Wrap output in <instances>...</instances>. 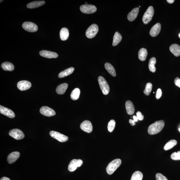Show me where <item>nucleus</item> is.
<instances>
[{
  "instance_id": "1",
  "label": "nucleus",
  "mask_w": 180,
  "mask_h": 180,
  "mask_svg": "<svg viewBox=\"0 0 180 180\" xmlns=\"http://www.w3.org/2000/svg\"><path fill=\"white\" fill-rule=\"evenodd\" d=\"M165 123L163 120L156 121L149 127L148 132L149 134L154 135L159 133L165 126Z\"/></svg>"
},
{
  "instance_id": "2",
  "label": "nucleus",
  "mask_w": 180,
  "mask_h": 180,
  "mask_svg": "<svg viewBox=\"0 0 180 180\" xmlns=\"http://www.w3.org/2000/svg\"><path fill=\"white\" fill-rule=\"evenodd\" d=\"M120 159H116L114 160L109 164L106 168L107 173L109 175L112 174L121 164Z\"/></svg>"
},
{
  "instance_id": "3",
  "label": "nucleus",
  "mask_w": 180,
  "mask_h": 180,
  "mask_svg": "<svg viewBox=\"0 0 180 180\" xmlns=\"http://www.w3.org/2000/svg\"><path fill=\"white\" fill-rule=\"evenodd\" d=\"M98 81L103 94L105 95H108L110 92V88L106 80L103 77L100 76L98 78Z\"/></svg>"
},
{
  "instance_id": "4",
  "label": "nucleus",
  "mask_w": 180,
  "mask_h": 180,
  "mask_svg": "<svg viewBox=\"0 0 180 180\" xmlns=\"http://www.w3.org/2000/svg\"><path fill=\"white\" fill-rule=\"evenodd\" d=\"M154 13V10L153 7L150 6L145 11L143 17V23L145 25L148 24L150 22Z\"/></svg>"
},
{
  "instance_id": "5",
  "label": "nucleus",
  "mask_w": 180,
  "mask_h": 180,
  "mask_svg": "<svg viewBox=\"0 0 180 180\" xmlns=\"http://www.w3.org/2000/svg\"><path fill=\"white\" fill-rule=\"evenodd\" d=\"M98 27L96 24H93L88 28L86 32V36L88 38H92L96 36L98 31Z\"/></svg>"
},
{
  "instance_id": "6",
  "label": "nucleus",
  "mask_w": 180,
  "mask_h": 180,
  "mask_svg": "<svg viewBox=\"0 0 180 180\" xmlns=\"http://www.w3.org/2000/svg\"><path fill=\"white\" fill-rule=\"evenodd\" d=\"M50 134L53 138L60 142H66L68 140V137L66 135L54 131H50Z\"/></svg>"
},
{
  "instance_id": "7",
  "label": "nucleus",
  "mask_w": 180,
  "mask_h": 180,
  "mask_svg": "<svg viewBox=\"0 0 180 180\" xmlns=\"http://www.w3.org/2000/svg\"><path fill=\"white\" fill-rule=\"evenodd\" d=\"M22 27L26 31L29 32H35L37 31L38 27L37 25L32 22H24L22 25Z\"/></svg>"
},
{
  "instance_id": "8",
  "label": "nucleus",
  "mask_w": 180,
  "mask_h": 180,
  "mask_svg": "<svg viewBox=\"0 0 180 180\" xmlns=\"http://www.w3.org/2000/svg\"><path fill=\"white\" fill-rule=\"evenodd\" d=\"M80 11L82 13L86 14H91L94 13L97 11V8L94 5H82L80 8Z\"/></svg>"
},
{
  "instance_id": "9",
  "label": "nucleus",
  "mask_w": 180,
  "mask_h": 180,
  "mask_svg": "<svg viewBox=\"0 0 180 180\" xmlns=\"http://www.w3.org/2000/svg\"><path fill=\"white\" fill-rule=\"evenodd\" d=\"M82 164L83 161L81 159H73L68 165V170L70 172H73L76 170L77 167L81 166Z\"/></svg>"
},
{
  "instance_id": "10",
  "label": "nucleus",
  "mask_w": 180,
  "mask_h": 180,
  "mask_svg": "<svg viewBox=\"0 0 180 180\" xmlns=\"http://www.w3.org/2000/svg\"><path fill=\"white\" fill-rule=\"evenodd\" d=\"M9 134L10 136L17 140L23 139L25 137L23 133L18 129H12L9 131Z\"/></svg>"
},
{
  "instance_id": "11",
  "label": "nucleus",
  "mask_w": 180,
  "mask_h": 180,
  "mask_svg": "<svg viewBox=\"0 0 180 180\" xmlns=\"http://www.w3.org/2000/svg\"><path fill=\"white\" fill-rule=\"evenodd\" d=\"M40 112L42 115L48 117L54 116L56 114L55 111L49 107L46 106L41 107L40 109Z\"/></svg>"
},
{
  "instance_id": "12",
  "label": "nucleus",
  "mask_w": 180,
  "mask_h": 180,
  "mask_svg": "<svg viewBox=\"0 0 180 180\" xmlns=\"http://www.w3.org/2000/svg\"><path fill=\"white\" fill-rule=\"evenodd\" d=\"M80 127L82 130L88 133H90L92 131V125L90 121H84L80 124Z\"/></svg>"
},
{
  "instance_id": "13",
  "label": "nucleus",
  "mask_w": 180,
  "mask_h": 180,
  "mask_svg": "<svg viewBox=\"0 0 180 180\" xmlns=\"http://www.w3.org/2000/svg\"><path fill=\"white\" fill-rule=\"evenodd\" d=\"M0 113L10 118H13L15 116V113L13 111L1 105L0 106Z\"/></svg>"
},
{
  "instance_id": "14",
  "label": "nucleus",
  "mask_w": 180,
  "mask_h": 180,
  "mask_svg": "<svg viewBox=\"0 0 180 180\" xmlns=\"http://www.w3.org/2000/svg\"><path fill=\"white\" fill-rule=\"evenodd\" d=\"M31 86V84L27 80H22L18 82L17 87L19 90L24 91L29 89Z\"/></svg>"
},
{
  "instance_id": "15",
  "label": "nucleus",
  "mask_w": 180,
  "mask_h": 180,
  "mask_svg": "<svg viewBox=\"0 0 180 180\" xmlns=\"http://www.w3.org/2000/svg\"><path fill=\"white\" fill-rule=\"evenodd\" d=\"M39 54L42 57L48 58H56L58 57V54L56 52L43 50L40 51Z\"/></svg>"
},
{
  "instance_id": "16",
  "label": "nucleus",
  "mask_w": 180,
  "mask_h": 180,
  "mask_svg": "<svg viewBox=\"0 0 180 180\" xmlns=\"http://www.w3.org/2000/svg\"><path fill=\"white\" fill-rule=\"evenodd\" d=\"M161 29V24L157 23L151 28L149 33L152 37H155L159 35Z\"/></svg>"
},
{
  "instance_id": "17",
  "label": "nucleus",
  "mask_w": 180,
  "mask_h": 180,
  "mask_svg": "<svg viewBox=\"0 0 180 180\" xmlns=\"http://www.w3.org/2000/svg\"><path fill=\"white\" fill-rule=\"evenodd\" d=\"M20 154L19 152L15 151L10 154L7 158L8 163L9 164L15 163L19 158Z\"/></svg>"
},
{
  "instance_id": "18",
  "label": "nucleus",
  "mask_w": 180,
  "mask_h": 180,
  "mask_svg": "<svg viewBox=\"0 0 180 180\" xmlns=\"http://www.w3.org/2000/svg\"><path fill=\"white\" fill-rule=\"evenodd\" d=\"M139 11V9L138 7L135 8L133 9L127 15V19L130 21H134L138 15Z\"/></svg>"
},
{
  "instance_id": "19",
  "label": "nucleus",
  "mask_w": 180,
  "mask_h": 180,
  "mask_svg": "<svg viewBox=\"0 0 180 180\" xmlns=\"http://www.w3.org/2000/svg\"><path fill=\"white\" fill-rule=\"evenodd\" d=\"M170 51L177 57L180 56V46L176 44L171 45L169 48Z\"/></svg>"
},
{
  "instance_id": "20",
  "label": "nucleus",
  "mask_w": 180,
  "mask_h": 180,
  "mask_svg": "<svg viewBox=\"0 0 180 180\" xmlns=\"http://www.w3.org/2000/svg\"><path fill=\"white\" fill-rule=\"evenodd\" d=\"M125 108H126L127 114L129 115H132L134 112V107L132 102L130 100L127 101L125 103Z\"/></svg>"
},
{
  "instance_id": "21",
  "label": "nucleus",
  "mask_w": 180,
  "mask_h": 180,
  "mask_svg": "<svg viewBox=\"0 0 180 180\" xmlns=\"http://www.w3.org/2000/svg\"><path fill=\"white\" fill-rule=\"evenodd\" d=\"M45 3L44 1H34L28 3L27 7L29 9H34L43 5Z\"/></svg>"
},
{
  "instance_id": "22",
  "label": "nucleus",
  "mask_w": 180,
  "mask_h": 180,
  "mask_svg": "<svg viewBox=\"0 0 180 180\" xmlns=\"http://www.w3.org/2000/svg\"><path fill=\"white\" fill-rule=\"evenodd\" d=\"M69 35V32L67 28H62L60 32V36L61 39L65 41L68 39Z\"/></svg>"
},
{
  "instance_id": "23",
  "label": "nucleus",
  "mask_w": 180,
  "mask_h": 180,
  "mask_svg": "<svg viewBox=\"0 0 180 180\" xmlns=\"http://www.w3.org/2000/svg\"><path fill=\"white\" fill-rule=\"evenodd\" d=\"M68 87V84L63 83L59 85L56 89V92L58 94H63L66 92Z\"/></svg>"
},
{
  "instance_id": "24",
  "label": "nucleus",
  "mask_w": 180,
  "mask_h": 180,
  "mask_svg": "<svg viewBox=\"0 0 180 180\" xmlns=\"http://www.w3.org/2000/svg\"><path fill=\"white\" fill-rule=\"evenodd\" d=\"M74 70V68L72 67L67 69L63 71L60 73L59 74H58V77L60 78H62L70 75L73 72Z\"/></svg>"
},
{
  "instance_id": "25",
  "label": "nucleus",
  "mask_w": 180,
  "mask_h": 180,
  "mask_svg": "<svg viewBox=\"0 0 180 180\" xmlns=\"http://www.w3.org/2000/svg\"><path fill=\"white\" fill-rule=\"evenodd\" d=\"M105 68L107 71L113 76L115 77L116 76V70L112 64L107 62L105 64Z\"/></svg>"
},
{
  "instance_id": "26",
  "label": "nucleus",
  "mask_w": 180,
  "mask_h": 180,
  "mask_svg": "<svg viewBox=\"0 0 180 180\" xmlns=\"http://www.w3.org/2000/svg\"><path fill=\"white\" fill-rule=\"evenodd\" d=\"M1 67L3 70L8 71H12L15 68L13 64L8 62L3 63L1 65Z\"/></svg>"
},
{
  "instance_id": "27",
  "label": "nucleus",
  "mask_w": 180,
  "mask_h": 180,
  "mask_svg": "<svg viewBox=\"0 0 180 180\" xmlns=\"http://www.w3.org/2000/svg\"><path fill=\"white\" fill-rule=\"evenodd\" d=\"M147 51L145 48H141L139 50L138 53L139 58V60L144 61L146 60L147 55Z\"/></svg>"
},
{
  "instance_id": "28",
  "label": "nucleus",
  "mask_w": 180,
  "mask_h": 180,
  "mask_svg": "<svg viewBox=\"0 0 180 180\" xmlns=\"http://www.w3.org/2000/svg\"><path fill=\"white\" fill-rule=\"evenodd\" d=\"M122 39V36L121 35L120 33H119L118 32H116L114 36V38H113V46H115L118 45L121 41Z\"/></svg>"
},
{
  "instance_id": "29",
  "label": "nucleus",
  "mask_w": 180,
  "mask_h": 180,
  "mask_svg": "<svg viewBox=\"0 0 180 180\" xmlns=\"http://www.w3.org/2000/svg\"><path fill=\"white\" fill-rule=\"evenodd\" d=\"M177 141L175 140H171L168 142L164 147V149L165 151H167L173 148L177 144Z\"/></svg>"
},
{
  "instance_id": "30",
  "label": "nucleus",
  "mask_w": 180,
  "mask_h": 180,
  "mask_svg": "<svg viewBox=\"0 0 180 180\" xmlns=\"http://www.w3.org/2000/svg\"><path fill=\"white\" fill-rule=\"evenodd\" d=\"M156 63V59L154 57L151 58L149 61V68L150 71L152 72H155L156 68L155 65Z\"/></svg>"
},
{
  "instance_id": "31",
  "label": "nucleus",
  "mask_w": 180,
  "mask_h": 180,
  "mask_svg": "<svg viewBox=\"0 0 180 180\" xmlns=\"http://www.w3.org/2000/svg\"><path fill=\"white\" fill-rule=\"evenodd\" d=\"M80 94V90L78 88H76L72 91L70 97L72 100H76L79 98Z\"/></svg>"
},
{
  "instance_id": "32",
  "label": "nucleus",
  "mask_w": 180,
  "mask_h": 180,
  "mask_svg": "<svg viewBox=\"0 0 180 180\" xmlns=\"http://www.w3.org/2000/svg\"><path fill=\"white\" fill-rule=\"evenodd\" d=\"M143 175L141 171H137L133 174L130 180H142Z\"/></svg>"
},
{
  "instance_id": "33",
  "label": "nucleus",
  "mask_w": 180,
  "mask_h": 180,
  "mask_svg": "<svg viewBox=\"0 0 180 180\" xmlns=\"http://www.w3.org/2000/svg\"><path fill=\"white\" fill-rule=\"evenodd\" d=\"M152 84L151 83L149 82L147 83L145 86V90L143 91L144 94L147 96H149L150 94L152 89Z\"/></svg>"
},
{
  "instance_id": "34",
  "label": "nucleus",
  "mask_w": 180,
  "mask_h": 180,
  "mask_svg": "<svg viewBox=\"0 0 180 180\" xmlns=\"http://www.w3.org/2000/svg\"><path fill=\"white\" fill-rule=\"evenodd\" d=\"M116 125V121L114 120H111L108 122V128L109 132H112L114 130Z\"/></svg>"
},
{
  "instance_id": "35",
  "label": "nucleus",
  "mask_w": 180,
  "mask_h": 180,
  "mask_svg": "<svg viewBox=\"0 0 180 180\" xmlns=\"http://www.w3.org/2000/svg\"><path fill=\"white\" fill-rule=\"evenodd\" d=\"M171 159L173 160H180V151L173 153L171 155Z\"/></svg>"
},
{
  "instance_id": "36",
  "label": "nucleus",
  "mask_w": 180,
  "mask_h": 180,
  "mask_svg": "<svg viewBox=\"0 0 180 180\" xmlns=\"http://www.w3.org/2000/svg\"><path fill=\"white\" fill-rule=\"evenodd\" d=\"M155 177L157 180H168L166 177L161 173H157Z\"/></svg>"
},
{
  "instance_id": "37",
  "label": "nucleus",
  "mask_w": 180,
  "mask_h": 180,
  "mask_svg": "<svg viewBox=\"0 0 180 180\" xmlns=\"http://www.w3.org/2000/svg\"><path fill=\"white\" fill-rule=\"evenodd\" d=\"M162 96V92L161 89L159 88L157 91L156 94V98L157 100H159L161 98Z\"/></svg>"
},
{
  "instance_id": "38",
  "label": "nucleus",
  "mask_w": 180,
  "mask_h": 180,
  "mask_svg": "<svg viewBox=\"0 0 180 180\" xmlns=\"http://www.w3.org/2000/svg\"><path fill=\"white\" fill-rule=\"evenodd\" d=\"M137 116L139 120H143L144 119V117L143 115L140 112H138L137 113Z\"/></svg>"
},
{
  "instance_id": "39",
  "label": "nucleus",
  "mask_w": 180,
  "mask_h": 180,
  "mask_svg": "<svg viewBox=\"0 0 180 180\" xmlns=\"http://www.w3.org/2000/svg\"><path fill=\"white\" fill-rule=\"evenodd\" d=\"M174 82L175 85L180 88V79L178 77L176 78Z\"/></svg>"
},
{
  "instance_id": "40",
  "label": "nucleus",
  "mask_w": 180,
  "mask_h": 180,
  "mask_svg": "<svg viewBox=\"0 0 180 180\" xmlns=\"http://www.w3.org/2000/svg\"><path fill=\"white\" fill-rule=\"evenodd\" d=\"M129 122L132 126H134L135 124V122L134 120H129Z\"/></svg>"
},
{
  "instance_id": "41",
  "label": "nucleus",
  "mask_w": 180,
  "mask_h": 180,
  "mask_svg": "<svg viewBox=\"0 0 180 180\" xmlns=\"http://www.w3.org/2000/svg\"><path fill=\"white\" fill-rule=\"evenodd\" d=\"M0 180H11V179L9 178L6 177H3L1 178Z\"/></svg>"
},
{
  "instance_id": "42",
  "label": "nucleus",
  "mask_w": 180,
  "mask_h": 180,
  "mask_svg": "<svg viewBox=\"0 0 180 180\" xmlns=\"http://www.w3.org/2000/svg\"><path fill=\"white\" fill-rule=\"evenodd\" d=\"M133 120H134L135 122H137L138 120V119L137 118V117L135 116H133Z\"/></svg>"
},
{
  "instance_id": "43",
  "label": "nucleus",
  "mask_w": 180,
  "mask_h": 180,
  "mask_svg": "<svg viewBox=\"0 0 180 180\" xmlns=\"http://www.w3.org/2000/svg\"><path fill=\"white\" fill-rule=\"evenodd\" d=\"M167 1L169 3L172 4L174 3L175 1L174 0H167Z\"/></svg>"
},
{
  "instance_id": "44",
  "label": "nucleus",
  "mask_w": 180,
  "mask_h": 180,
  "mask_svg": "<svg viewBox=\"0 0 180 180\" xmlns=\"http://www.w3.org/2000/svg\"><path fill=\"white\" fill-rule=\"evenodd\" d=\"M179 38H180V32L179 34Z\"/></svg>"
},
{
  "instance_id": "45",
  "label": "nucleus",
  "mask_w": 180,
  "mask_h": 180,
  "mask_svg": "<svg viewBox=\"0 0 180 180\" xmlns=\"http://www.w3.org/2000/svg\"><path fill=\"white\" fill-rule=\"evenodd\" d=\"M179 131H180V128L179 129Z\"/></svg>"
},
{
  "instance_id": "46",
  "label": "nucleus",
  "mask_w": 180,
  "mask_h": 180,
  "mask_svg": "<svg viewBox=\"0 0 180 180\" xmlns=\"http://www.w3.org/2000/svg\"><path fill=\"white\" fill-rule=\"evenodd\" d=\"M141 7L140 6H139V7Z\"/></svg>"
}]
</instances>
